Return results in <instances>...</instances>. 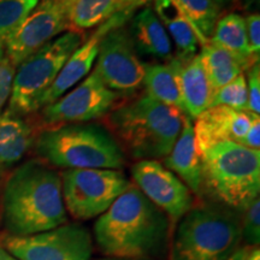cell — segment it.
<instances>
[{"mask_svg": "<svg viewBox=\"0 0 260 260\" xmlns=\"http://www.w3.org/2000/svg\"><path fill=\"white\" fill-rule=\"evenodd\" d=\"M133 14H134V11L122 12V14L109 19L100 27H98L96 30L74 51V53L64 64L63 69L60 70L56 81L48 88L47 92L42 95L40 104H39V107H40L39 110H41L44 106L50 105L57 99H59L60 96H63L65 93L74 88L90 73L94 64H95L100 41H102L104 35L112 29L124 25Z\"/></svg>", "mask_w": 260, "mask_h": 260, "instance_id": "cell-14", "label": "cell"}, {"mask_svg": "<svg viewBox=\"0 0 260 260\" xmlns=\"http://www.w3.org/2000/svg\"><path fill=\"white\" fill-rule=\"evenodd\" d=\"M199 152L204 187L224 206L243 211L259 198V149L222 141L200 148Z\"/></svg>", "mask_w": 260, "mask_h": 260, "instance_id": "cell-5", "label": "cell"}, {"mask_svg": "<svg viewBox=\"0 0 260 260\" xmlns=\"http://www.w3.org/2000/svg\"><path fill=\"white\" fill-rule=\"evenodd\" d=\"M174 260H228L241 242V219L226 206H193L180 219Z\"/></svg>", "mask_w": 260, "mask_h": 260, "instance_id": "cell-6", "label": "cell"}, {"mask_svg": "<svg viewBox=\"0 0 260 260\" xmlns=\"http://www.w3.org/2000/svg\"><path fill=\"white\" fill-rule=\"evenodd\" d=\"M142 5L139 0H69L70 30L82 32L100 27L115 16L135 11Z\"/></svg>", "mask_w": 260, "mask_h": 260, "instance_id": "cell-19", "label": "cell"}, {"mask_svg": "<svg viewBox=\"0 0 260 260\" xmlns=\"http://www.w3.org/2000/svg\"><path fill=\"white\" fill-rule=\"evenodd\" d=\"M199 35L201 45L209 42L219 19V6L214 0H174Z\"/></svg>", "mask_w": 260, "mask_h": 260, "instance_id": "cell-25", "label": "cell"}, {"mask_svg": "<svg viewBox=\"0 0 260 260\" xmlns=\"http://www.w3.org/2000/svg\"><path fill=\"white\" fill-rule=\"evenodd\" d=\"M2 222L6 234L27 236L68 223L60 174L41 159L21 164L5 182Z\"/></svg>", "mask_w": 260, "mask_h": 260, "instance_id": "cell-1", "label": "cell"}, {"mask_svg": "<svg viewBox=\"0 0 260 260\" xmlns=\"http://www.w3.org/2000/svg\"><path fill=\"white\" fill-rule=\"evenodd\" d=\"M199 57L213 92L247 70L246 65L239 58L211 42L201 45Z\"/></svg>", "mask_w": 260, "mask_h": 260, "instance_id": "cell-23", "label": "cell"}, {"mask_svg": "<svg viewBox=\"0 0 260 260\" xmlns=\"http://www.w3.org/2000/svg\"><path fill=\"white\" fill-rule=\"evenodd\" d=\"M35 152L51 167L60 169H113L125 162L122 146L106 125L71 123L42 129L34 141Z\"/></svg>", "mask_w": 260, "mask_h": 260, "instance_id": "cell-4", "label": "cell"}, {"mask_svg": "<svg viewBox=\"0 0 260 260\" xmlns=\"http://www.w3.org/2000/svg\"><path fill=\"white\" fill-rule=\"evenodd\" d=\"M181 93L186 115L195 119L210 107L213 90L201 63L199 53L182 64Z\"/></svg>", "mask_w": 260, "mask_h": 260, "instance_id": "cell-22", "label": "cell"}, {"mask_svg": "<svg viewBox=\"0 0 260 260\" xmlns=\"http://www.w3.org/2000/svg\"><path fill=\"white\" fill-rule=\"evenodd\" d=\"M69 0H40L4 42L9 59L17 68L30 54L70 30Z\"/></svg>", "mask_w": 260, "mask_h": 260, "instance_id": "cell-12", "label": "cell"}, {"mask_svg": "<svg viewBox=\"0 0 260 260\" xmlns=\"http://www.w3.org/2000/svg\"><path fill=\"white\" fill-rule=\"evenodd\" d=\"M247 82L245 75H240L225 86L212 93L210 107L226 106L237 111H247Z\"/></svg>", "mask_w": 260, "mask_h": 260, "instance_id": "cell-27", "label": "cell"}, {"mask_svg": "<svg viewBox=\"0 0 260 260\" xmlns=\"http://www.w3.org/2000/svg\"><path fill=\"white\" fill-rule=\"evenodd\" d=\"M248 252H249V247L239 248L228 260H246L247 255H248Z\"/></svg>", "mask_w": 260, "mask_h": 260, "instance_id": "cell-33", "label": "cell"}, {"mask_svg": "<svg viewBox=\"0 0 260 260\" xmlns=\"http://www.w3.org/2000/svg\"><path fill=\"white\" fill-rule=\"evenodd\" d=\"M107 260H121V259H113V258H111V259H107Z\"/></svg>", "mask_w": 260, "mask_h": 260, "instance_id": "cell-38", "label": "cell"}, {"mask_svg": "<svg viewBox=\"0 0 260 260\" xmlns=\"http://www.w3.org/2000/svg\"><path fill=\"white\" fill-rule=\"evenodd\" d=\"M182 64L178 58L172 57L164 64L146 65L142 86L147 95L162 104L177 107L186 115L181 93Z\"/></svg>", "mask_w": 260, "mask_h": 260, "instance_id": "cell-20", "label": "cell"}, {"mask_svg": "<svg viewBox=\"0 0 260 260\" xmlns=\"http://www.w3.org/2000/svg\"><path fill=\"white\" fill-rule=\"evenodd\" d=\"M0 260H19L18 258H16L14 254H11L9 251L0 245Z\"/></svg>", "mask_w": 260, "mask_h": 260, "instance_id": "cell-34", "label": "cell"}, {"mask_svg": "<svg viewBox=\"0 0 260 260\" xmlns=\"http://www.w3.org/2000/svg\"><path fill=\"white\" fill-rule=\"evenodd\" d=\"M31 125L24 117L6 109L0 113V169L11 168L34 145Z\"/></svg>", "mask_w": 260, "mask_h": 260, "instance_id": "cell-21", "label": "cell"}, {"mask_svg": "<svg viewBox=\"0 0 260 260\" xmlns=\"http://www.w3.org/2000/svg\"><path fill=\"white\" fill-rule=\"evenodd\" d=\"M246 260H260V251H259V248L249 249L248 255H247Z\"/></svg>", "mask_w": 260, "mask_h": 260, "instance_id": "cell-35", "label": "cell"}, {"mask_svg": "<svg viewBox=\"0 0 260 260\" xmlns=\"http://www.w3.org/2000/svg\"><path fill=\"white\" fill-rule=\"evenodd\" d=\"M258 115L237 111L226 106H213L194 119L193 128L198 148L214 142L232 141L242 145L252 122Z\"/></svg>", "mask_w": 260, "mask_h": 260, "instance_id": "cell-15", "label": "cell"}, {"mask_svg": "<svg viewBox=\"0 0 260 260\" xmlns=\"http://www.w3.org/2000/svg\"><path fill=\"white\" fill-rule=\"evenodd\" d=\"M153 10L176 47V58L186 63L197 56L201 45L200 38L176 3L174 0H154Z\"/></svg>", "mask_w": 260, "mask_h": 260, "instance_id": "cell-18", "label": "cell"}, {"mask_svg": "<svg viewBox=\"0 0 260 260\" xmlns=\"http://www.w3.org/2000/svg\"><path fill=\"white\" fill-rule=\"evenodd\" d=\"M183 116L177 107L144 93L113 107L106 115V126L133 157L155 160L170 153L180 136Z\"/></svg>", "mask_w": 260, "mask_h": 260, "instance_id": "cell-3", "label": "cell"}, {"mask_svg": "<svg viewBox=\"0 0 260 260\" xmlns=\"http://www.w3.org/2000/svg\"><path fill=\"white\" fill-rule=\"evenodd\" d=\"M16 68L6 54L4 45H0V113L4 111L11 95Z\"/></svg>", "mask_w": 260, "mask_h": 260, "instance_id": "cell-29", "label": "cell"}, {"mask_svg": "<svg viewBox=\"0 0 260 260\" xmlns=\"http://www.w3.org/2000/svg\"><path fill=\"white\" fill-rule=\"evenodd\" d=\"M247 111L260 115V65L253 64L247 70Z\"/></svg>", "mask_w": 260, "mask_h": 260, "instance_id": "cell-30", "label": "cell"}, {"mask_svg": "<svg viewBox=\"0 0 260 260\" xmlns=\"http://www.w3.org/2000/svg\"><path fill=\"white\" fill-rule=\"evenodd\" d=\"M129 32L138 54L160 60L172 58L171 39L152 8L146 6L133 17Z\"/></svg>", "mask_w": 260, "mask_h": 260, "instance_id": "cell-17", "label": "cell"}, {"mask_svg": "<svg viewBox=\"0 0 260 260\" xmlns=\"http://www.w3.org/2000/svg\"><path fill=\"white\" fill-rule=\"evenodd\" d=\"M241 240L247 247L258 248L260 243V200L256 198L243 210L241 220Z\"/></svg>", "mask_w": 260, "mask_h": 260, "instance_id": "cell-28", "label": "cell"}, {"mask_svg": "<svg viewBox=\"0 0 260 260\" xmlns=\"http://www.w3.org/2000/svg\"><path fill=\"white\" fill-rule=\"evenodd\" d=\"M40 0H0V45L14 32Z\"/></svg>", "mask_w": 260, "mask_h": 260, "instance_id": "cell-26", "label": "cell"}, {"mask_svg": "<svg viewBox=\"0 0 260 260\" xmlns=\"http://www.w3.org/2000/svg\"><path fill=\"white\" fill-rule=\"evenodd\" d=\"M0 245L19 260H90L93 253L92 234L79 223L27 236L4 234Z\"/></svg>", "mask_w": 260, "mask_h": 260, "instance_id": "cell-9", "label": "cell"}, {"mask_svg": "<svg viewBox=\"0 0 260 260\" xmlns=\"http://www.w3.org/2000/svg\"><path fill=\"white\" fill-rule=\"evenodd\" d=\"M209 42L233 53L246 65L247 70L253 64L259 63L254 61L249 51L245 18L241 15L233 12L219 18Z\"/></svg>", "mask_w": 260, "mask_h": 260, "instance_id": "cell-24", "label": "cell"}, {"mask_svg": "<svg viewBox=\"0 0 260 260\" xmlns=\"http://www.w3.org/2000/svg\"><path fill=\"white\" fill-rule=\"evenodd\" d=\"M60 178L65 210L76 220L102 216L130 186L125 175L113 169H68Z\"/></svg>", "mask_w": 260, "mask_h": 260, "instance_id": "cell-8", "label": "cell"}, {"mask_svg": "<svg viewBox=\"0 0 260 260\" xmlns=\"http://www.w3.org/2000/svg\"><path fill=\"white\" fill-rule=\"evenodd\" d=\"M193 119L187 115L183 116V124L180 136L174 147L164 158V167L174 172L191 193L200 195L204 190L203 162L195 141Z\"/></svg>", "mask_w": 260, "mask_h": 260, "instance_id": "cell-16", "label": "cell"}, {"mask_svg": "<svg viewBox=\"0 0 260 260\" xmlns=\"http://www.w3.org/2000/svg\"><path fill=\"white\" fill-rule=\"evenodd\" d=\"M139 2H141V3H144V4H146V3L149 2V0H139Z\"/></svg>", "mask_w": 260, "mask_h": 260, "instance_id": "cell-37", "label": "cell"}, {"mask_svg": "<svg viewBox=\"0 0 260 260\" xmlns=\"http://www.w3.org/2000/svg\"><path fill=\"white\" fill-rule=\"evenodd\" d=\"M118 99L93 70L63 96L42 107L41 123L50 128L95 121L111 111Z\"/></svg>", "mask_w": 260, "mask_h": 260, "instance_id": "cell-11", "label": "cell"}, {"mask_svg": "<svg viewBox=\"0 0 260 260\" xmlns=\"http://www.w3.org/2000/svg\"><path fill=\"white\" fill-rule=\"evenodd\" d=\"M94 65L93 70L100 80L119 96L132 95L142 87L146 65L139 58L124 25L104 35Z\"/></svg>", "mask_w": 260, "mask_h": 260, "instance_id": "cell-10", "label": "cell"}, {"mask_svg": "<svg viewBox=\"0 0 260 260\" xmlns=\"http://www.w3.org/2000/svg\"><path fill=\"white\" fill-rule=\"evenodd\" d=\"M169 217L135 184L98 217L94 239L100 252L113 259H142L153 254L167 237Z\"/></svg>", "mask_w": 260, "mask_h": 260, "instance_id": "cell-2", "label": "cell"}, {"mask_svg": "<svg viewBox=\"0 0 260 260\" xmlns=\"http://www.w3.org/2000/svg\"><path fill=\"white\" fill-rule=\"evenodd\" d=\"M132 176L139 190L171 219L180 220L194 206L189 188L161 162L139 160Z\"/></svg>", "mask_w": 260, "mask_h": 260, "instance_id": "cell-13", "label": "cell"}, {"mask_svg": "<svg viewBox=\"0 0 260 260\" xmlns=\"http://www.w3.org/2000/svg\"><path fill=\"white\" fill-rule=\"evenodd\" d=\"M247 40L251 54L254 61H259L260 57V16L253 14L245 18Z\"/></svg>", "mask_w": 260, "mask_h": 260, "instance_id": "cell-31", "label": "cell"}, {"mask_svg": "<svg viewBox=\"0 0 260 260\" xmlns=\"http://www.w3.org/2000/svg\"><path fill=\"white\" fill-rule=\"evenodd\" d=\"M82 42V32L68 30L25 58L16 68L8 110L23 117L39 111L42 95Z\"/></svg>", "mask_w": 260, "mask_h": 260, "instance_id": "cell-7", "label": "cell"}, {"mask_svg": "<svg viewBox=\"0 0 260 260\" xmlns=\"http://www.w3.org/2000/svg\"><path fill=\"white\" fill-rule=\"evenodd\" d=\"M242 146L252 148V149H259L260 148V118L256 117L254 121L252 122L251 126H249L248 132L242 141Z\"/></svg>", "mask_w": 260, "mask_h": 260, "instance_id": "cell-32", "label": "cell"}, {"mask_svg": "<svg viewBox=\"0 0 260 260\" xmlns=\"http://www.w3.org/2000/svg\"><path fill=\"white\" fill-rule=\"evenodd\" d=\"M214 2H216L217 4H225V3L232 2V0H214Z\"/></svg>", "mask_w": 260, "mask_h": 260, "instance_id": "cell-36", "label": "cell"}]
</instances>
